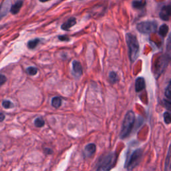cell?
<instances>
[{"label": "cell", "mask_w": 171, "mask_h": 171, "mask_svg": "<svg viewBox=\"0 0 171 171\" xmlns=\"http://www.w3.org/2000/svg\"><path fill=\"white\" fill-rule=\"evenodd\" d=\"M72 73L75 77L80 78L83 74V68L80 62L74 60L72 62Z\"/></svg>", "instance_id": "obj_8"}, {"label": "cell", "mask_w": 171, "mask_h": 171, "mask_svg": "<svg viewBox=\"0 0 171 171\" xmlns=\"http://www.w3.org/2000/svg\"><path fill=\"white\" fill-rule=\"evenodd\" d=\"M116 152H110L102 156L98 162L96 171H110L117 163Z\"/></svg>", "instance_id": "obj_2"}, {"label": "cell", "mask_w": 171, "mask_h": 171, "mask_svg": "<svg viewBox=\"0 0 171 171\" xmlns=\"http://www.w3.org/2000/svg\"><path fill=\"white\" fill-rule=\"evenodd\" d=\"M108 78H109L110 81L112 84H115L116 82L118 81V74H116V72H114V71L110 72L109 73Z\"/></svg>", "instance_id": "obj_18"}, {"label": "cell", "mask_w": 171, "mask_h": 171, "mask_svg": "<svg viewBox=\"0 0 171 171\" xmlns=\"http://www.w3.org/2000/svg\"><path fill=\"white\" fill-rule=\"evenodd\" d=\"M170 60V54H163L160 56L154 65V75L158 78L167 67Z\"/></svg>", "instance_id": "obj_6"}, {"label": "cell", "mask_w": 171, "mask_h": 171, "mask_svg": "<svg viewBox=\"0 0 171 171\" xmlns=\"http://www.w3.org/2000/svg\"><path fill=\"white\" fill-rule=\"evenodd\" d=\"M7 81V78L3 74H0V86L3 85Z\"/></svg>", "instance_id": "obj_26"}, {"label": "cell", "mask_w": 171, "mask_h": 171, "mask_svg": "<svg viewBox=\"0 0 171 171\" xmlns=\"http://www.w3.org/2000/svg\"><path fill=\"white\" fill-rule=\"evenodd\" d=\"M171 15V6L170 4L164 6L162 7L159 12V17L162 20L168 21H169Z\"/></svg>", "instance_id": "obj_7"}, {"label": "cell", "mask_w": 171, "mask_h": 171, "mask_svg": "<svg viewBox=\"0 0 171 171\" xmlns=\"http://www.w3.org/2000/svg\"><path fill=\"white\" fill-rule=\"evenodd\" d=\"M143 151L141 148L133 150L131 153H128L126 157L124 167L128 171H132L141 163L143 157Z\"/></svg>", "instance_id": "obj_4"}, {"label": "cell", "mask_w": 171, "mask_h": 171, "mask_svg": "<svg viewBox=\"0 0 171 171\" xmlns=\"http://www.w3.org/2000/svg\"><path fill=\"white\" fill-rule=\"evenodd\" d=\"M44 151H45V152L46 153V154H52V150L50 149V148H45L44 149Z\"/></svg>", "instance_id": "obj_27"}, {"label": "cell", "mask_w": 171, "mask_h": 171, "mask_svg": "<svg viewBox=\"0 0 171 171\" xmlns=\"http://www.w3.org/2000/svg\"><path fill=\"white\" fill-rule=\"evenodd\" d=\"M26 72H27L29 75H35L37 74V72H38V70L35 67H32V66H31V67H29L26 69Z\"/></svg>", "instance_id": "obj_20"}, {"label": "cell", "mask_w": 171, "mask_h": 171, "mask_svg": "<svg viewBox=\"0 0 171 171\" xmlns=\"http://www.w3.org/2000/svg\"><path fill=\"white\" fill-rule=\"evenodd\" d=\"M146 0H134L132 2V6L134 10H142L146 7Z\"/></svg>", "instance_id": "obj_13"}, {"label": "cell", "mask_w": 171, "mask_h": 171, "mask_svg": "<svg viewBox=\"0 0 171 171\" xmlns=\"http://www.w3.org/2000/svg\"><path fill=\"white\" fill-rule=\"evenodd\" d=\"M80 1H82V0H80Z\"/></svg>", "instance_id": "obj_30"}, {"label": "cell", "mask_w": 171, "mask_h": 171, "mask_svg": "<svg viewBox=\"0 0 171 171\" xmlns=\"http://www.w3.org/2000/svg\"><path fill=\"white\" fill-rule=\"evenodd\" d=\"M5 115L3 113H0V122H3L4 120V119H5Z\"/></svg>", "instance_id": "obj_28"}, {"label": "cell", "mask_w": 171, "mask_h": 171, "mask_svg": "<svg viewBox=\"0 0 171 171\" xmlns=\"http://www.w3.org/2000/svg\"><path fill=\"white\" fill-rule=\"evenodd\" d=\"M39 42H40V39L39 38L31 39V40L28 42L27 46L29 49H30V50H34V49L37 47V46L39 44Z\"/></svg>", "instance_id": "obj_16"}, {"label": "cell", "mask_w": 171, "mask_h": 171, "mask_svg": "<svg viewBox=\"0 0 171 171\" xmlns=\"http://www.w3.org/2000/svg\"><path fill=\"white\" fill-rule=\"evenodd\" d=\"M168 32H169V28L168 26L166 24H163L161 26V27L159 28V34L161 35L162 37H165L166 35L168 34Z\"/></svg>", "instance_id": "obj_15"}, {"label": "cell", "mask_w": 171, "mask_h": 171, "mask_svg": "<svg viewBox=\"0 0 171 171\" xmlns=\"http://www.w3.org/2000/svg\"><path fill=\"white\" fill-rule=\"evenodd\" d=\"M58 39L61 42H69L70 41V37L67 35H59Z\"/></svg>", "instance_id": "obj_25"}, {"label": "cell", "mask_w": 171, "mask_h": 171, "mask_svg": "<svg viewBox=\"0 0 171 171\" xmlns=\"http://www.w3.org/2000/svg\"><path fill=\"white\" fill-rule=\"evenodd\" d=\"M96 150V146L94 143H90L84 147V155L86 158H90L94 154Z\"/></svg>", "instance_id": "obj_11"}, {"label": "cell", "mask_w": 171, "mask_h": 171, "mask_svg": "<svg viewBox=\"0 0 171 171\" xmlns=\"http://www.w3.org/2000/svg\"><path fill=\"white\" fill-rule=\"evenodd\" d=\"M146 88L145 80L143 77L137 78L135 81V90L136 92H139L143 91Z\"/></svg>", "instance_id": "obj_12"}, {"label": "cell", "mask_w": 171, "mask_h": 171, "mask_svg": "<svg viewBox=\"0 0 171 171\" xmlns=\"http://www.w3.org/2000/svg\"><path fill=\"white\" fill-rule=\"evenodd\" d=\"M23 3H24V2H23V1H22V0H19V1H17L16 3H14V5L11 7V8H10L11 13L14 15H16L17 14H18V13L19 12V11H20V10H21L22 6H23Z\"/></svg>", "instance_id": "obj_14"}, {"label": "cell", "mask_w": 171, "mask_h": 171, "mask_svg": "<svg viewBox=\"0 0 171 171\" xmlns=\"http://www.w3.org/2000/svg\"><path fill=\"white\" fill-rule=\"evenodd\" d=\"M126 42L128 49V57L133 63L138 59L140 53V45L136 36L131 33L126 34Z\"/></svg>", "instance_id": "obj_1"}, {"label": "cell", "mask_w": 171, "mask_h": 171, "mask_svg": "<svg viewBox=\"0 0 171 171\" xmlns=\"http://www.w3.org/2000/svg\"><path fill=\"white\" fill-rule=\"evenodd\" d=\"M62 98L59 96H55L52 99V106L55 108H58L60 107L62 104Z\"/></svg>", "instance_id": "obj_17"}, {"label": "cell", "mask_w": 171, "mask_h": 171, "mask_svg": "<svg viewBox=\"0 0 171 171\" xmlns=\"http://www.w3.org/2000/svg\"><path fill=\"white\" fill-rule=\"evenodd\" d=\"M2 106H3L6 109H8V108L12 107L13 104L9 100H4L3 102H2Z\"/></svg>", "instance_id": "obj_24"}, {"label": "cell", "mask_w": 171, "mask_h": 171, "mask_svg": "<svg viewBox=\"0 0 171 171\" xmlns=\"http://www.w3.org/2000/svg\"><path fill=\"white\" fill-rule=\"evenodd\" d=\"M158 24L156 21H145L137 24L136 30L143 34H150L156 33Z\"/></svg>", "instance_id": "obj_5"}, {"label": "cell", "mask_w": 171, "mask_h": 171, "mask_svg": "<svg viewBox=\"0 0 171 171\" xmlns=\"http://www.w3.org/2000/svg\"><path fill=\"white\" fill-rule=\"evenodd\" d=\"M165 96L166 98V100H170V82H168L167 86L165 90Z\"/></svg>", "instance_id": "obj_23"}, {"label": "cell", "mask_w": 171, "mask_h": 171, "mask_svg": "<svg viewBox=\"0 0 171 171\" xmlns=\"http://www.w3.org/2000/svg\"><path fill=\"white\" fill-rule=\"evenodd\" d=\"M163 118L164 121L166 124H170L171 123V118L170 114L169 112H165L163 114Z\"/></svg>", "instance_id": "obj_21"}, {"label": "cell", "mask_w": 171, "mask_h": 171, "mask_svg": "<svg viewBox=\"0 0 171 171\" xmlns=\"http://www.w3.org/2000/svg\"><path fill=\"white\" fill-rule=\"evenodd\" d=\"M40 2H42V3H45V2H47L49 1H51V0H39Z\"/></svg>", "instance_id": "obj_29"}, {"label": "cell", "mask_w": 171, "mask_h": 171, "mask_svg": "<svg viewBox=\"0 0 171 171\" xmlns=\"http://www.w3.org/2000/svg\"><path fill=\"white\" fill-rule=\"evenodd\" d=\"M34 124L37 128H42L45 125V121L44 120V119L42 117H37L35 120Z\"/></svg>", "instance_id": "obj_19"}, {"label": "cell", "mask_w": 171, "mask_h": 171, "mask_svg": "<svg viewBox=\"0 0 171 171\" xmlns=\"http://www.w3.org/2000/svg\"><path fill=\"white\" fill-rule=\"evenodd\" d=\"M170 148H168V152L167 154V157L166 159V162H165V171H168L169 170V167H170Z\"/></svg>", "instance_id": "obj_22"}, {"label": "cell", "mask_w": 171, "mask_h": 171, "mask_svg": "<svg viewBox=\"0 0 171 171\" xmlns=\"http://www.w3.org/2000/svg\"><path fill=\"white\" fill-rule=\"evenodd\" d=\"M135 121H136V117L134 112L132 110L128 111L124 116L121 131L120 133V138L121 139H125L129 136L134 128Z\"/></svg>", "instance_id": "obj_3"}, {"label": "cell", "mask_w": 171, "mask_h": 171, "mask_svg": "<svg viewBox=\"0 0 171 171\" xmlns=\"http://www.w3.org/2000/svg\"><path fill=\"white\" fill-rule=\"evenodd\" d=\"M11 8V0H6L0 7V20L5 17Z\"/></svg>", "instance_id": "obj_10"}, {"label": "cell", "mask_w": 171, "mask_h": 171, "mask_svg": "<svg viewBox=\"0 0 171 171\" xmlns=\"http://www.w3.org/2000/svg\"><path fill=\"white\" fill-rule=\"evenodd\" d=\"M76 18L75 17H71L69 18L67 21L64 22L62 24L61 26V30L64 31H66L68 32L70 31V28H72L73 26H75L76 24Z\"/></svg>", "instance_id": "obj_9"}]
</instances>
